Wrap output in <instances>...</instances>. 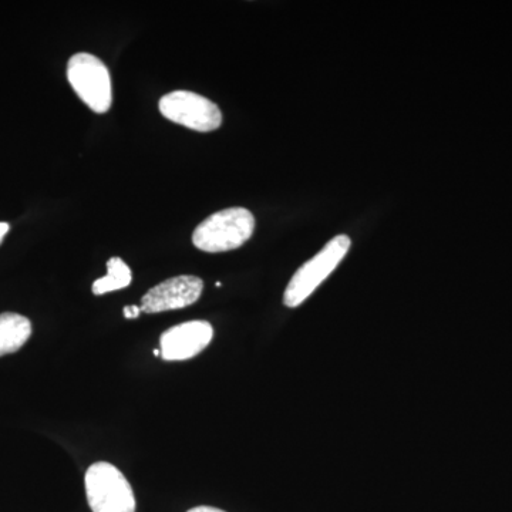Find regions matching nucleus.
<instances>
[{"instance_id": "423d86ee", "label": "nucleus", "mask_w": 512, "mask_h": 512, "mask_svg": "<svg viewBox=\"0 0 512 512\" xmlns=\"http://www.w3.org/2000/svg\"><path fill=\"white\" fill-rule=\"evenodd\" d=\"M204 282L197 276L181 275L161 282L141 299V312L161 313L187 308L201 298Z\"/></svg>"}, {"instance_id": "39448f33", "label": "nucleus", "mask_w": 512, "mask_h": 512, "mask_svg": "<svg viewBox=\"0 0 512 512\" xmlns=\"http://www.w3.org/2000/svg\"><path fill=\"white\" fill-rule=\"evenodd\" d=\"M160 111L165 119L200 133H210L222 124V113L217 104L185 90L165 94L160 100Z\"/></svg>"}, {"instance_id": "f8f14e48", "label": "nucleus", "mask_w": 512, "mask_h": 512, "mask_svg": "<svg viewBox=\"0 0 512 512\" xmlns=\"http://www.w3.org/2000/svg\"><path fill=\"white\" fill-rule=\"evenodd\" d=\"M188 512H225V511L218 510V508H214V507H197V508H192V510H190Z\"/></svg>"}, {"instance_id": "1a4fd4ad", "label": "nucleus", "mask_w": 512, "mask_h": 512, "mask_svg": "<svg viewBox=\"0 0 512 512\" xmlns=\"http://www.w3.org/2000/svg\"><path fill=\"white\" fill-rule=\"evenodd\" d=\"M130 268L123 259L110 258L107 262V275L104 278L97 279L93 284L94 295H104V293L119 291V289L127 288L131 284Z\"/></svg>"}, {"instance_id": "ddd939ff", "label": "nucleus", "mask_w": 512, "mask_h": 512, "mask_svg": "<svg viewBox=\"0 0 512 512\" xmlns=\"http://www.w3.org/2000/svg\"><path fill=\"white\" fill-rule=\"evenodd\" d=\"M154 356H161V350L160 349L154 350Z\"/></svg>"}, {"instance_id": "0eeeda50", "label": "nucleus", "mask_w": 512, "mask_h": 512, "mask_svg": "<svg viewBox=\"0 0 512 512\" xmlns=\"http://www.w3.org/2000/svg\"><path fill=\"white\" fill-rule=\"evenodd\" d=\"M214 338L211 323L192 320L163 333L160 340L161 357L167 362L188 360L200 355Z\"/></svg>"}, {"instance_id": "9d476101", "label": "nucleus", "mask_w": 512, "mask_h": 512, "mask_svg": "<svg viewBox=\"0 0 512 512\" xmlns=\"http://www.w3.org/2000/svg\"><path fill=\"white\" fill-rule=\"evenodd\" d=\"M123 313H124V318H126V319H137L138 316H140L141 308H140V306H136V305L126 306V308H124Z\"/></svg>"}, {"instance_id": "f03ea898", "label": "nucleus", "mask_w": 512, "mask_h": 512, "mask_svg": "<svg viewBox=\"0 0 512 512\" xmlns=\"http://www.w3.org/2000/svg\"><path fill=\"white\" fill-rule=\"evenodd\" d=\"M350 245H352V241L348 235H338L329 241L319 254L313 256L311 261L303 264L286 286L285 305L288 308L301 306L338 268L340 262L348 254Z\"/></svg>"}, {"instance_id": "6e6552de", "label": "nucleus", "mask_w": 512, "mask_h": 512, "mask_svg": "<svg viewBox=\"0 0 512 512\" xmlns=\"http://www.w3.org/2000/svg\"><path fill=\"white\" fill-rule=\"evenodd\" d=\"M32 335V323L19 313L0 315V357L18 352Z\"/></svg>"}, {"instance_id": "20e7f679", "label": "nucleus", "mask_w": 512, "mask_h": 512, "mask_svg": "<svg viewBox=\"0 0 512 512\" xmlns=\"http://www.w3.org/2000/svg\"><path fill=\"white\" fill-rule=\"evenodd\" d=\"M67 79L74 92L94 113H107L113 103V87L106 64L90 53H77L67 64Z\"/></svg>"}, {"instance_id": "f257e3e1", "label": "nucleus", "mask_w": 512, "mask_h": 512, "mask_svg": "<svg viewBox=\"0 0 512 512\" xmlns=\"http://www.w3.org/2000/svg\"><path fill=\"white\" fill-rule=\"evenodd\" d=\"M255 218L245 208L215 212L201 222L192 234L195 247L210 254L242 247L254 234Z\"/></svg>"}, {"instance_id": "9b49d317", "label": "nucleus", "mask_w": 512, "mask_h": 512, "mask_svg": "<svg viewBox=\"0 0 512 512\" xmlns=\"http://www.w3.org/2000/svg\"><path fill=\"white\" fill-rule=\"evenodd\" d=\"M9 229V224H6V222H0V244H2L3 239H5L6 234L9 232Z\"/></svg>"}, {"instance_id": "7ed1b4c3", "label": "nucleus", "mask_w": 512, "mask_h": 512, "mask_svg": "<svg viewBox=\"0 0 512 512\" xmlns=\"http://www.w3.org/2000/svg\"><path fill=\"white\" fill-rule=\"evenodd\" d=\"M86 494L93 512H136L133 488L113 464H93L87 470Z\"/></svg>"}]
</instances>
